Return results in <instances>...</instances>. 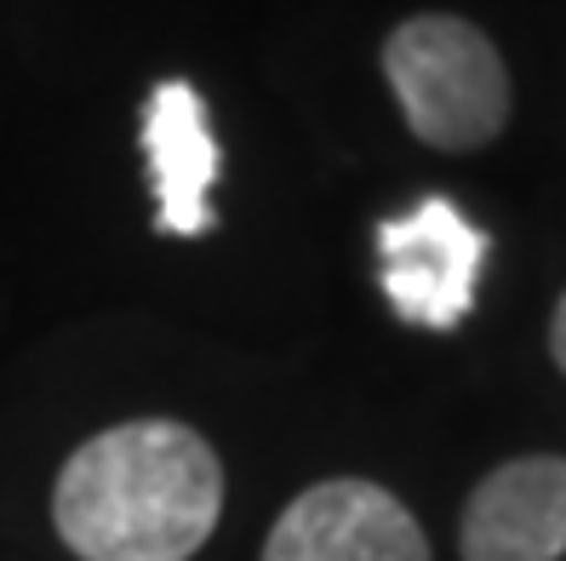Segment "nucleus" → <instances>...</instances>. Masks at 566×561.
<instances>
[{"mask_svg":"<svg viewBox=\"0 0 566 561\" xmlns=\"http://www.w3.org/2000/svg\"><path fill=\"white\" fill-rule=\"evenodd\" d=\"M549 355H555V367L566 373V299L555 304V321H549Z\"/></svg>","mask_w":566,"mask_h":561,"instance_id":"0eeeda50","label":"nucleus"},{"mask_svg":"<svg viewBox=\"0 0 566 561\" xmlns=\"http://www.w3.org/2000/svg\"><path fill=\"white\" fill-rule=\"evenodd\" d=\"M384 81L429 149H486L510 126V70L470 18L418 12L384 41Z\"/></svg>","mask_w":566,"mask_h":561,"instance_id":"f03ea898","label":"nucleus"},{"mask_svg":"<svg viewBox=\"0 0 566 561\" xmlns=\"http://www.w3.org/2000/svg\"><path fill=\"white\" fill-rule=\"evenodd\" d=\"M263 561H429V539L389 487L332 476L281 510Z\"/></svg>","mask_w":566,"mask_h":561,"instance_id":"20e7f679","label":"nucleus"},{"mask_svg":"<svg viewBox=\"0 0 566 561\" xmlns=\"http://www.w3.org/2000/svg\"><path fill=\"white\" fill-rule=\"evenodd\" d=\"M492 241L475 229L447 195H423V201L401 218L378 224V281L389 310L407 326H429V333H452L475 310L481 263Z\"/></svg>","mask_w":566,"mask_h":561,"instance_id":"7ed1b4c3","label":"nucleus"},{"mask_svg":"<svg viewBox=\"0 0 566 561\" xmlns=\"http://www.w3.org/2000/svg\"><path fill=\"white\" fill-rule=\"evenodd\" d=\"M144 155L155 173V229L160 236H207L218 224L212 184H218V138L207 104L189 81H160L144 104Z\"/></svg>","mask_w":566,"mask_h":561,"instance_id":"423d86ee","label":"nucleus"},{"mask_svg":"<svg viewBox=\"0 0 566 561\" xmlns=\"http://www.w3.org/2000/svg\"><path fill=\"white\" fill-rule=\"evenodd\" d=\"M463 561H560L566 555V458L526 453L481 476L458 521Z\"/></svg>","mask_w":566,"mask_h":561,"instance_id":"39448f33","label":"nucleus"},{"mask_svg":"<svg viewBox=\"0 0 566 561\" xmlns=\"http://www.w3.org/2000/svg\"><path fill=\"white\" fill-rule=\"evenodd\" d=\"M223 516V465L178 418H132L70 453L52 527L81 561H189Z\"/></svg>","mask_w":566,"mask_h":561,"instance_id":"f257e3e1","label":"nucleus"}]
</instances>
